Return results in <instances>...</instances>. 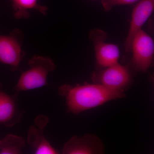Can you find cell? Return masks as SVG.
Instances as JSON below:
<instances>
[{
	"mask_svg": "<svg viewBox=\"0 0 154 154\" xmlns=\"http://www.w3.org/2000/svg\"><path fill=\"white\" fill-rule=\"evenodd\" d=\"M59 93L66 99L68 111L76 115L125 96V91L112 90L96 83L63 85L59 89Z\"/></svg>",
	"mask_w": 154,
	"mask_h": 154,
	"instance_id": "6da1fadb",
	"label": "cell"
},
{
	"mask_svg": "<svg viewBox=\"0 0 154 154\" xmlns=\"http://www.w3.org/2000/svg\"><path fill=\"white\" fill-rule=\"evenodd\" d=\"M28 64L30 68L22 73L15 86L17 92L30 91L46 85L48 74L56 68L52 60L40 56H35L30 59Z\"/></svg>",
	"mask_w": 154,
	"mask_h": 154,
	"instance_id": "7a4b0ae2",
	"label": "cell"
},
{
	"mask_svg": "<svg viewBox=\"0 0 154 154\" xmlns=\"http://www.w3.org/2000/svg\"><path fill=\"white\" fill-rule=\"evenodd\" d=\"M131 66L135 72H146L152 65L154 56V39L141 29L134 34L131 45Z\"/></svg>",
	"mask_w": 154,
	"mask_h": 154,
	"instance_id": "3957f363",
	"label": "cell"
},
{
	"mask_svg": "<svg viewBox=\"0 0 154 154\" xmlns=\"http://www.w3.org/2000/svg\"><path fill=\"white\" fill-rule=\"evenodd\" d=\"M94 83L117 91H125L132 83L128 67L117 63L95 72L92 75Z\"/></svg>",
	"mask_w": 154,
	"mask_h": 154,
	"instance_id": "277c9868",
	"label": "cell"
},
{
	"mask_svg": "<svg viewBox=\"0 0 154 154\" xmlns=\"http://www.w3.org/2000/svg\"><path fill=\"white\" fill-rule=\"evenodd\" d=\"M107 34L99 29L91 30L90 38L94 44L96 64L103 69L119 63L120 52L118 45L107 43Z\"/></svg>",
	"mask_w": 154,
	"mask_h": 154,
	"instance_id": "5b68a950",
	"label": "cell"
},
{
	"mask_svg": "<svg viewBox=\"0 0 154 154\" xmlns=\"http://www.w3.org/2000/svg\"><path fill=\"white\" fill-rule=\"evenodd\" d=\"M24 36L19 29H15L9 36L0 35V62L16 70L25 55L22 49Z\"/></svg>",
	"mask_w": 154,
	"mask_h": 154,
	"instance_id": "8992f818",
	"label": "cell"
},
{
	"mask_svg": "<svg viewBox=\"0 0 154 154\" xmlns=\"http://www.w3.org/2000/svg\"><path fill=\"white\" fill-rule=\"evenodd\" d=\"M49 118L45 115L38 116L28 131L27 141L36 154H56L58 152L54 148L44 136V130Z\"/></svg>",
	"mask_w": 154,
	"mask_h": 154,
	"instance_id": "52a82bcc",
	"label": "cell"
},
{
	"mask_svg": "<svg viewBox=\"0 0 154 154\" xmlns=\"http://www.w3.org/2000/svg\"><path fill=\"white\" fill-rule=\"evenodd\" d=\"M154 10V0H140L131 14L128 33L125 42V52L130 53L131 45L134 36L148 20Z\"/></svg>",
	"mask_w": 154,
	"mask_h": 154,
	"instance_id": "ba28073f",
	"label": "cell"
},
{
	"mask_svg": "<svg viewBox=\"0 0 154 154\" xmlns=\"http://www.w3.org/2000/svg\"><path fill=\"white\" fill-rule=\"evenodd\" d=\"M104 145L98 137L86 134L80 137L74 136L65 144L64 154H101L103 153Z\"/></svg>",
	"mask_w": 154,
	"mask_h": 154,
	"instance_id": "9c48e42d",
	"label": "cell"
},
{
	"mask_svg": "<svg viewBox=\"0 0 154 154\" xmlns=\"http://www.w3.org/2000/svg\"><path fill=\"white\" fill-rule=\"evenodd\" d=\"M21 116L18 115L14 98L0 90V124L13 126L19 121Z\"/></svg>",
	"mask_w": 154,
	"mask_h": 154,
	"instance_id": "30bf717a",
	"label": "cell"
},
{
	"mask_svg": "<svg viewBox=\"0 0 154 154\" xmlns=\"http://www.w3.org/2000/svg\"><path fill=\"white\" fill-rule=\"evenodd\" d=\"M15 14L17 19H26L29 18V10L35 9L43 15H45L48 8L38 4V0H12Z\"/></svg>",
	"mask_w": 154,
	"mask_h": 154,
	"instance_id": "8fae6325",
	"label": "cell"
},
{
	"mask_svg": "<svg viewBox=\"0 0 154 154\" xmlns=\"http://www.w3.org/2000/svg\"><path fill=\"white\" fill-rule=\"evenodd\" d=\"M25 146L24 138L16 135L8 134L0 140V154H21Z\"/></svg>",
	"mask_w": 154,
	"mask_h": 154,
	"instance_id": "7c38bea8",
	"label": "cell"
},
{
	"mask_svg": "<svg viewBox=\"0 0 154 154\" xmlns=\"http://www.w3.org/2000/svg\"><path fill=\"white\" fill-rule=\"evenodd\" d=\"M140 1V0H102L101 2L105 11H109L115 6L133 5Z\"/></svg>",
	"mask_w": 154,
	"mask_h": 154,
	"instance_id": "4fadbf2b",
	"label": "cell"
}]
</instances>
